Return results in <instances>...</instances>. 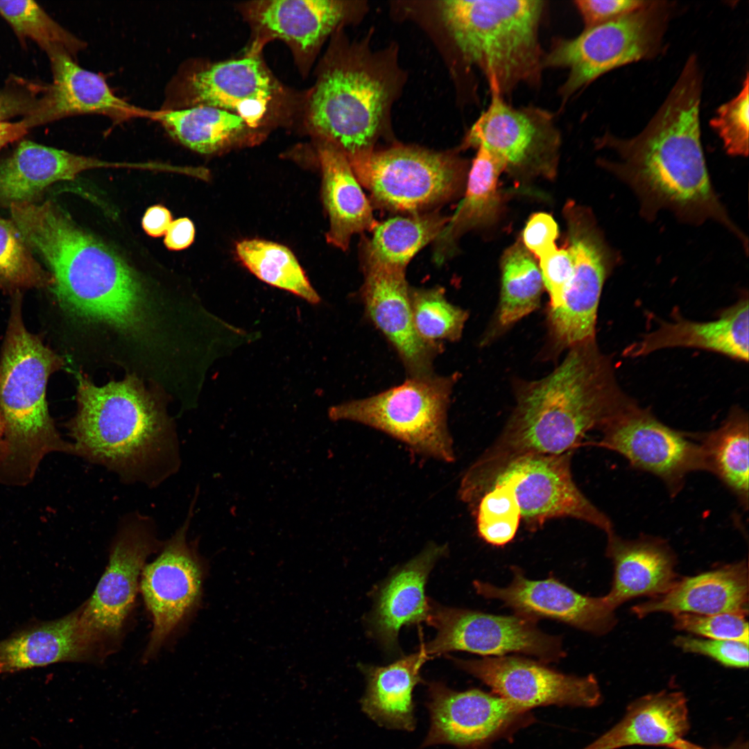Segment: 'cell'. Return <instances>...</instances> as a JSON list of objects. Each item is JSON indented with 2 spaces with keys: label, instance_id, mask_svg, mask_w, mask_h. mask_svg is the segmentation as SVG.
<instances>
[{
  "label": "cell",
  "instance_id": "cell-3",
  "mask_svg": "<svg viewBox=\"0 0 749 749\" xmlns=\"http://www.w3.org/2000/svg\"><path fill=\"white\" fill-rule=\"evenodd\" d=\"M632 402L595 340L577 344L548 376L519 388L503 430L470 472L489 485L516 457L574 451L583 446L587 433L601 430Z\"/></svg>",
  "mask_w": 749,
  "mask_h": 749
},
{
  "label": "cell",
  "instance_id": "cell-7",
  "mask_svg": "<svg viewBox=\"0 0 749 749\" xmlns=\"http://www.w3.org/2000/svg\"><path fill=\"white\" fill-rule=\"evenodd\" d=\"M395 50L373 51L366 39L347 45L312 93L311 127L347 157L375 149L388 133L391 108L405 80Z\"/></svg>",
  "mask_w": 749,
  "mask_h": 749
},
{
  "label": "cell",
  "instance_id": "cell-32",
  "mask_svg": "<svg viewBox=\"0 0 749 749\" xmlns=\"http://www.w3.org/2000/svg\"><path fill=\"white\" fill-rule=\"evenodd\" d=\"M96 658L83 634L79 608L62 618L34 624L0 641L3 672Z\"/></svg>",
  "mask_w": 749,
  "mask_h": 749
},
{
  "label": "cell",
  "instance_id": "cell-18",
  "mask_svg": "<svg viewBox=\"0 0 749 749\" xmlns=\"http://www.w3.org/2000/svg\"><path fill=\"white\" fill-rule=\"evenodd\" d=\"M430 728L422 748L449 744L458 749H488L533 721L530 711L480 689L454 691L441 682L429 684Z\"/></svg>",
  "mask_w": 749,
  "mask_h": 749
},
{
  "label": "cell",
  "instance_id": "cell-33",
  "mask_svg": "<svg viewBox=\"0 0 749 749\" xmlns=\"http://www.w3.org/2000/svg\"><path fill=\"white\" fill-rule=\"evenodd\" d=\"M431 659L422 644L417 653L386 666L361 664L366 689L362 710L380 726L412 731L415 727L413 691L422 682L420 670Z\"/></svg>",
  "mask_w": 749,
  "mask_h": 749
},
{
  "label": "cell",
  "instance_id": "cell-28",
  "mask_svg": "<svg viewBox=\"0 0 749 749\" xmlns=\"http://www.w3.org/2000/svg\"><path fill=\"white\" fill-rule=\"evenodd\" d=\"M606 535L605 554L614 574L604 597L614 609L636 597L661 595L675 584L676 556L665 540L648 535L624 539L614 531Z\"/></svg>",
  "mask_w": 749,
  "mask_h": 749
},
{
  "label": "cell",
  "instance_id": "cell-35",
  "mask_svg": "<svg viewBox=\"0 0 749 749\" xmlns=\"http://www.w3.org/2000/svg\"><path fill=\"white\" fill-rule=\"evenodd\" d=\"M704 471L717 477L748 510L749 426L748 414L733 409L722 424L698 441Z\"/></svg>",
  "mask_w": 749,
  "mask_h": 749
},
{
  "label": "cell",
  "instance_id": "cell-10",
  "mask_svg": "<svg viewBox=\"0 0 749 749\" xmlns=\"http://www.w3.org/2000/svg\"><path fill=\"white\" fill-rule=\"evenodd\" d=\"M347 160L377 205L411 214L454 197L467 172L466 162L455 152L408 145L374 149Z\"/></svg>",
  "mask_w": 749,
  "mask_h": 749
},
{
  "label": "cell",
  "instance_id": "cell-49",
  "mask_svg": "<svg viewBox=\"0 0 749 749\" xmlns=\"http://www.w3.org/2000/svg\"><path fill=\"white\" fill-rule=\"evenodd\" d=\"M646 2L642 0H576L574 3L584 28H588L618 19L640 8Z\"/></svg>",
  "mask_w": 749,
  "mask_h": 749
},
{
  "label": "cell",
  "instance_id": "cell-40",
  "mask_svg": "<svg viewBox=\"0 0 749 749\" xmlns=\"http://www.w3.org/2000/svg\"><path fill=\"white\" fill-rule=\"evenodd\" d=\"M0 17L9 25L22 46L37 44L47 56L63 52L74 59L85 43L31 0L0 1Z\"/></svg>",
  "mask_w": 749,
  "mask_h": 749
},
{
  "label": "cell",
  "instance_id": "cell-41",
  "mask_svg": "<svg viewBox=\"0 0 749 749\" xmlns=\"http://www.w3.org/2000/svg\"><path fill=\"white\" fill-rule=\"evenodd\" d=\"M410 301L415 329L424 341L441 345L460 338L468 313L451 304L443 288H410Z\"/></svg>",
  "mask_w": 749,
  "mask_h": 749
},
{
  "label": "cell",
  "instance_id": "cell-23",
  "mask_svg": "<svg viewBox=\"0 0 749 749\" xmlns=\"http://www.w3.org/2000/svg\"><path fill=\"white\" fill-rule=\"evenodd\" d=\"M446 551L445 545L428 544L379 588L368 625L372 636L385 649L396 648L402 626L427 621L431 601L425 595L426 583L436 562Z\"/></svg>",
  "mask_w": 749,
  "mask_h": 749
},
{
  "label": "cell",
  "instance_id": "cell-14",
  "mask_svg": "<svg viewBox=\"0 0 749 749\" xmlns=\"http://www.w3.org/2000/svg\"><path fill=\"white\" fill-rule=\"evenodd\" d=\"M197 495L184 523L161 545L160 553L145 565L141 574L139 588L153 619L144 660L157 655L200 602L204 561L187 538Z\"/></svg>",
  "mask_w": 749,
  "mask_h": 749
},
{
  "label": "cell",
  "instance_id": "cell-47",
  "mask_svg": "<svg viewBox=\"0 0 749 749\" xmlns=\"http://www.w3.org/2000/svg\"><path fill=\"white\" fill-rule=\"evenodd\" d=\"M673 643L684 652L707 656L727 667L748 666V644L742 642L681 635Z\"/></svg>",
  "mask_w": 749,
  "mask_h": 749
},
{
  "label": "cell",
  "instance_id": "cell-21",
  "mask_svg": "<svg viewBox=\"0 0 749 749\" xmlns=\"http://www.w3.org/2000/svg\"><path fill=\"white\" fill-rule=\"evenodd\" d=\"M361 298L365 311L397 353L409 377L433 374V363L442 350L418 334L413 319L405 270L364 268Z\"/></svg>",
  "mask_w": 749,
  "mask_h": 749
},
{
  "label": "cell",
  "instance_id": "cell-43",
  "mask_svg": "<svg viewBox=\"0 0 749 749\" xmlns=\"http://www.w3.org/2000/svg\"><path fill=\"white\" fill-rule=\"evenodd\" d=\"M13 222L0 218V286L19 293L53 284L51 275L33 258Z\"/></svg>",
  "mask_w": 749,
  "mask_h": 749
},
{
  "label": "cell",
  "instance_id": "cell-6",
  "mask_svg": "<svg viewBox=\"0 0 749 749\" xmlns=\"http://www.w3.org/2000/svg\"><path fill=\"white\" fill-rule=\"evenodd\" d=\"M436 7L463 72L476 69L490 94L506 100L522 85H540L546 1L447 0Z\"/></svg>",
  "mask_w": 749,
  "mask_h": 749
},
{
  "label": "cell",
  "instance_id": "cell-27",
  "mask_svg": "<svg viewBox=\"0 0 749 749\" xmlns=\"http://www.w3.org/2000/svg\"><path fill=\"white\" fill-rule=\"evenodd\" d=\"M748 567L746 560L677 580L666 592L635 605L638 617L656 612L673 614H748Z\"/></svg>",
  "mask_w": 749,
  "mask_h": 749
},
{
  "label": "cell",
  "instance_id": "cell-54",
  "mask_svg": "<svg viewBox=\"0 0 749 749\" xmlns=\"http://www.w3.org/2000/svg\"><path fill=\"white\" fill-rule=\"evenodd\" d=\"M5 452L4 445V425L3 418L0 412V463L3 457Z\"/></svg>",
  "mask_w": 749,
  "mask_h": 749
},
{
  "label": "cell",
  "instance_id": "cell-19",
  "mask_svg": "<svg viewBox=\"0 0 749 749\" xmlns=\"http://www.w3.org/2000/svg\"><path fill=\"white\" fill-rule=\"evenodd\" d=\"M452 660L488 686L492 693L527 711L547 705L593 707L603 700L593 674H565L541 661L518 656Z\"/></svg>",
  "mask_w": 749,
  "mask_h": 749
},
{
  "label": "cell",
  "instance_id": "cell-5",
  "mask_svg": "<svg viewBox=\"0 0 749 749\" xmlns=\"http://www.w3.org/2000/svg\"><path fill=\"white\" fill-rule=\"evenodd\" d=\"M21 304V298L16 295L0 358V412L5 445L0 484L9 486L31 483L49 454L74 455L73 445L58 431L46 399L48 379L63 361L26 329Z\"/></svg>",
  "mask_w": 749,
  "mask_h": 749
},
{
  "label": "cell",
  "instance_id": "cell-30",
  "mask_svg": "<svg viewBox=\"0 0 749 749\" xmlns=\"http://www.w3.org/2000/svg\"><path fill=\"white\" fill-rule=\"evenodd\" d=\"M748 306L746 295L712 321L695 322L680 318L663 322L628 347L626 355L639 356L664 348L688 347L714 351L747 362Z\"/></svg>",
  "mask_w": 749,
  "mask_h": 749
},
{
  "label": "cell",
  "instance_id": "cell-13",
  "mask_svg": "<svg viewBox=\"0 0 749 749\" xmlns=\"http://www.w3.org/2000/svg\"><path fill=\"white\" fill-rule=\"evenodd\" d=\"M426 622L436 630L432 640L422 644L430 658L456 651L485 657L522 653L542 662H556L565 655L560 637L543 632L536 621L517 614L495 615L431 601Z\"/></svg>",
  "mask_w": 749,
  "mask_h": 749
},
{
  "label": "cell",
  "instance_id": "cell-56",
  "mask_svg": "<svg viewBox=\"0 0 749 749\" xmlns=\"http://www.w3.org/2000/svg\"><path fill=\"white\" fill-rule=\"evenodd\" d=\"M3 673V666H2L1 664L0 663V673Z\"/></svg>",
  "mask_w": 749,
  "mask_h": 749
},
{
  "label": "cell",
  "instance_id": "cell-52",
  "mask_svg": "<svg viewBox=\"0 0 749 749\" xmlns=\"http://www.w3.org/2000/svg\"><path fill=\"white\" fill-rule=\"evenodd\" d=\"M172 215L165 207L156 205L148 207L141 220L144 232L152 237L165 234L172 222Z\"/></svg>",
  "mask_w": 749,
  "mask_h": 749
},
{
  "label": "cell",
  "instance_id": "cell-2",
  "mask_svg": "<svg viewBox=\"0 0 749 749\" xmlns=\"http://www.w3.org/2000/svg\"><path fill=\"white\" fill-rule=\"evenodd\" d=\"M10 208L27 246L50 268L53 292L67 313L121 338L137 335L152 323L157 300L115 250L52 201Z\"/></svg>",
  "mask_w": 749,
  "mask_h": 749
},
{
  "label": "cell",
  "instance_id": "cell-37",
  "mask_svg": "<svg viewBox=\"0 0 749 749\" xmlns=\"http://www.w3.org/2000/svg\"><path fill=\"white\" fill-rule=\"evenodd\" d=\"M149 119L160 122L184 146L203 154L232 144L248 126L238 115L207 105L152 110Z\"/></svg>",
  "mask_w": 749,
  "mask_h": 749
},
{
  "label": "cell",
  "instance_id": "cell-42",
  "mask_svg": "<svg viewBox=\"0 0 749 749\" xmlns=\"http://www.w3.org/2000/svg\"><path fill=\"white\" fill-rule=\"evenodd\" d=\"M476 503V527L481 538L495 546L510 542L522 519L513 481L497 477Z\"/></svg>",
  "mask_w": 749,
  "mask_h": 749
},
{
  "label": "cell",
  "instance_id": "cell-4",
  "mask_svg": "<svg viewBox=\"0 0 749 749\" xmlns=\"http://www.w3.org/2000/svg\"><path fill=\"white\" fill-rule=\"evenodd\" d=\"M67 428L74 455L105 467L123 483L156 487L180 467L173 421L135 374L102 386L79 375L77 411Z\"/></svg>",
  "mask_w": 749,
  "mask_h": 749
},
{
  "label": "cell",
  "instance_id": "cell-51",
  "mask_svg": "<svg viewBox=\"0 0 749 749\" xmlns=\"http://www.w3.org/2000/svg\"><path fill=\"white\" fill-rule=\"evenodd\" d=\"M194 238L195 227L192 221L183 217L171 222L165 233L164 243L169 250H182L189 247Z\"/></svg>",
  "mask_w": 749,
  "mask_h": 749
},
{
  "label": "cell",
  "instance_id": "cell-44",
  "mask_svg": "<svg viewBox=\"0 0 749 749\" xmlns=\"http://www.w3.org/2000/svg\"><path fill=\"white\" fill-rule=\"evenodd\" d=\"M748 74L739 93L718 107L709 124L721 139L727 154L748 155L749 100Z\"/></svg>",
  "mask_w": 749,
  "mask_h": 749
},
{
  "label": "cell",
  "instance_id": "cell-25",
  "mask_svg": "<svg viewBox=\"0 0 749 749\" xmlns=\"http://www.w3.org/2000/svg\"><path fill=\"white\" fill-rule=\"evenodd\" d=\"M144 163L110 162L21 140L12 154L0 161V203H27L50 184L74 179L96 168L143 169Z\"/></svg>",
  "mask_w": 749,
  "mask_h": 749
},
{
  "label": "cell",
  "instance_id": "cell-29",
  "mask_svg": "<svg viewBox=\"0 0 749 749\" xmlns=\"http://www.w3.org/2000/svg\"><path fill=\"white\" fill-rule=\"evenodd\" d=\"M365 2L337 0H273L256 6V21L266 33L307 52L345 22L366 11Z\"/></svg>",
  "mask_w": 749,
  "mask_h": 749
},
{
  "label": "cell",
  "instance_id": "cell-53",
  "mask_svg": "<svg viewBox=\"0 0 749 749\" xmlns=\"http://www.w3.org/2000/svg\"><path fill=\"white\" fill-rule=\"evenodd\" d=\"M31 130L22 119L0 123V150L6 145L22 139Z\"/></svg>",
  "mask_w": 749,
  "mask_h": 749
},
{
  "label": "cell",
  "instance_id": "cell-11",
  "mask_svg": "<svg viewBox=\"0 0 749 749\" xmlns=\"http://www.w3.org/2000/svg\"><path fill=\"white\" fill-rule=\"evenodd\" d=\"M160 547L150 517L135 513L122 519L105 571L92 595L79 607L83 634L98 658L119 644L134 606L139 576L149 556Z\"/></svg>",
  "mask_w": 749,
  "mask_h": 749
},
{
  "label": "cell",
  "instance_id": "cell-24",
  "mask_svg": "<svg viewBox=\"0 0 749 749\" xmlns=\"http://www.w3.org/2000/svg\"><path fill=\"white\" fill-rule=\"evenodd\" d=\"M689 727L685 694L664 690L632 701L615 725L583 749H618L636 745L704 749L685 739Z\"/></svg>",
  "mask_w": 749,
  "mask_h": 749
},
{
  "label": "cell",
  "instance_id": "cell-38",
  "mask_svg": "<svg viewBox=\"0 0 749 749\" xmlns=\"http://www.w3.org/2000/svg\"><path fill=\"white\" fill-rule=\"evenodd\" d=\"M235 250L240 261L262 282L311 304L320 301L295 256L285 246L259 239H244L236 243Z\"/></svg>",
  "mask_w": 749,
  "mask_h": 749
},
{
  "label": "cell",
  "instance_id": "cell-39",
  "mask_svg": "<svg viewBox=\"0 0 749 749\" xmlns=\"http://www.w3.org/2000/svg\"><path fill=\"white\" fill-rule=\"evenodd\" d=\"M501 269L498 322L506 328L537 309L544 284L537 262L522 243L505 251Z\"/></svg>",
  "mask_w": 749,
  "mask_h": 749
},
{
  "label": "cell",
  "instance_id": "cell-26",
  "mask_svg": "<svg viewBox=\"0 0 749 749\" xmlns=\"http://www.w3.org/2000/svg\"><path fill=\"white\" fill-rule=\"evenodd\" d=\"M261 62L255 57L218 62L194 73L189 93L195 105L219 108L240 117L255 128L271 100L273 86Z\"/></svg>",
  "mask_w": 749,
  "mask_h": 749
},
{
  "label": "cell",
  "instance_id": "cell-50",
  "mask_svg": "<svg viewBox=\"0 0 749 749\" xmlns=\"http://www.w3.org/2000/svg\"><path fill=\"white\" fill-rule=\"evenodd\" d=\"M558 236V227L553 218L539 212L528 219L523 231L522 243L532 255L540 258L556 247Z\"/></svg>",
  "mask_w": 749,
  "mask_h": 749
},
{
  "label": "cell",
  "instance_id": "cell-15",
  "mask_svg": "<svg viewBox=\"0 0 749 749\" xmlns=\"http://www.w3.org/2000/svg\"><path fill=\"white\" fill-rule=\"evenodd\" d=\"M561 134L554 114L534 105L515 107L490 94L488 107L468 130L462 147L483 146L506 169L551 175L555 172Z\"/></svg>",
  "mask_w": 749,
  "mask_h": 749
},
{
  "label": "cell",
  "instance_id": "cell-12",
  "mask_svg": "<svg viewBox=\"0 0 749 749\" xmlns=\"http://www.w3.org/2000/svg\"><path fill=\"white\" fill-rule=\"evenodd\" d=\"M565 213L574 271L561 304L549 311L551 338L560 349L595 340L604 283L622 261L606 242L591 212L571 203Z\"/></svg>",
  "mask_w": 749,
  "mask_h": 749
},
{
  "label": "cell",
  "instance_id": "cell-46",
  "mask_svg": "<svg viewBox=\"0 0 749 749\" xmlns=\"http://www.w3.org/2000/svg\"><path fill=\"white\" fill-rule=\"evenodd\" d=\"M48 83L10 74L0 87V123L27 118L40 107Z\"/></svg>",
  "mask_w": 749,
  "mask_h": 749
},
{
  "label": "cell",
  "instance_id": "cell-8",
  "mask_svg": "<svg viewBox=\"0 0 749 749\" xmlns=\"http://www.w3.org/2000/svg\"><path fill=\"white\" fill-rule=\"evenodd\" d=\"M456 373L409 377L370 397L347 401L328 411L334 422H358L383 431L415 452L446 463L455 460L447 410Z\"/></svg>",
  "mask_w": 749,
  "mask_h": 749
},
{
  "label": "cell",
  "instance_id": "cell-16",
  "mask_svg": "<svg viewBox=\"0 0 749 749\" xmlns=\"http://www.w3.org/2000/svg\"><path fill=\"white\" fill-rule=\"evenodd\" d=\"M601 431L599 440L589 444L614 451L632 467L658 477L672 496L682 490L689 474L704 471L698 442L665 425L634 402Z\"/></svg>",
  "mask_w": 749,
  "mask_h": 749
},
{
  "label": "cell",
  "instance_id": "cell-45",
  "mask_svg": "<svg viewBox=\"0 0 749 749\" xmlns=\"http://www.w3.org/2000/svg\"><path fill=\"white\" fill-rule=\"evenodd\" d=\"M673 621L677 630L705 638L734 640L748 644V623L746 616L741 614L679 613L673 614Z\"/></svg>",
  "mask_w": 749,
  "mask_h": 749
},
{
  "label": "cell",
  "instance_id": "cell-17",
  "mask_svg": "<svg viewBox=\"0 0 749 749\" xmlns=\"http://www.w3.org/2000/svg\"><path fill=\"white\" fill-rule=\"evenodd\" d=\"M572 455L573 451L522 455L507 463L494 479L513 481L522 519L531 530L538 529L553 518L569 517L608 534L614 531L611 520L584 495L574 481Z\"/></svg>",
  "mask_w": 749,
  "mask_h": 749
},
{
  "label": "cell",
  "instance_id": "cell-36",
  "mask_svg": "<svg viewBox=\"0 0 749 749\" xmlns=\"http://www.w3.org/2000/svg\"><path fill=\"white\" fill-rule=\"evenodd\" d=\"M448 220L438 213H420L377 223L364 246L363 268L405 270L419 250L437 239Z\"/></svg>",
  "mask_w": 749,
  "mask_h": 749
},
{
  "label": "cell",
  "instance_id": "cell-31",
  "mask_svg": "<svg viewBox=\"0 0 749 749\" xmlns=\"http://www.w3.org/2000/svg\"><path fill=\"white\" fill-rule=\"evenodd\" d=\"M318 153L322 201L329 219L326 239L328 243L346 250L354 234L372 231L378 222L346 155L322 140Z\"/></svg>",
  "mask_w": 749,
  "mask_h": 749
},
{
  "label": "cell",
  "instance_id": "cell-22",
  "mask_svg": "<svg viewBox=\"0 0 749 749\" xmlns=\"http://www.w3.org/2000/svg\"><path fill=\"white\" fill-rule=\"evenodd\" d=\"M52 81L39 109L23 119L31 129L66 117L101 114L117 119L150 117L151 110L136 107L116 96L101 74L83 68L70 55L48 56Z\"/></svg>",
  "mask_w": 749,
  "mask_h": 749
},
{
  "label": "cell",
  "instance_id": "cell-48",
  "mask_svg": "<svg viewBox=\"0 0 749 749\" xmlns=\"http://www.w3.org/2000/svg\"><path fill=\"white\" fill-rule=\"evenodd\" d=\"M539 259L544 287L549 295L550 311L560 306L569 285L574 271L572 257L568 248L556 247Z\"/></svg>",
  "mask_w": 749,
  "mask_h": 749
},
{
  "label": "cell",
  "instance_id": "cell-34",
  "mask_svg": "<svg viewBox=\"0 0 749 749\" xmlns=\"http://www.w3.org/2000/svg\"><path fill=\"white\" fill-rule=\"evenodd\" d=\"M477 152L469 171L466 192L454 214L449 218L436 239L434 257L442 262L465 232L494 222L499 214L501 196L499 178L506 169L503 162L483 146Z\"/></svg>",
  "mask_w": 749,
  "mask_h": 749
},
{
  "label": "cell",
  "instance_id": "cell-9",
  "mask_svg": "<svg viewBox=\"0 0 749 749\" xmlns=\"http://www.w3.org/2000/svg\"><path fill=\"white\" fill-rule=\"evenodd\" d=\"M671 7L664 1H646L618 19L584 28L576 37L554 39L544 52L543 67L568 71L559 89L562 104L607 72L657 55Z\"/></svg>",
  "mask_w": 749,
  "mask_h": 749
},
{
  "label": "cell",
  "instance_id": "cell-55",
  "mask_svg": "<svg viewBox=\"0 0 749 749\" xmlns=\"http://www.w3.org/2000/svg\"><path fill=\"white\" fill-rule=\"evenodd\" d=\"M713 749H748V745L747 742L741 741L734 743L727 748H715Z\"/></svg>",
  "mask_w": 749,
  "mask_h": 749
},
{
  "label": "cell",
  "instance_id": "cell-1",
  "mask_svg": "<svg viewBox=\"0 0 749 749\" xmlns=\"http://www.w3.org/2000/svg\"><path fill=\"white\" fill-rule=\"evenodd\" d=\"M702 89L700 67L692 55L642 131L628 139L605 133L597 139L599 147L617 155L600 163L632 191L646 221L664 210L692 225L712 221L733 234L747 253L748 237L721 203L707 170L700 123Z\"/></svg>",
  "mask_w": 749,
  "mask_h": 749
},
{
  "label": "cell",
  "instance_id": "cell-20",
  "mask_svg": "<svg viewBox=\"0 0 749 749\" xmlns=\"http://www.w3.org/2000/svg\"><path fill=\"white\" fill-rule=\"evenodd\" d=\"M511 569L513 578L509 585L501 587L477 580L473 583L476 593L499 600L515 614L536 621L551 619L597 635L609 632L616 625L615 609L604 596L583 595L554 577L530 580L520 568Z\"/></svg>",
  "mask_w": 749,
  "mask_h": 749
}]
</instances>
